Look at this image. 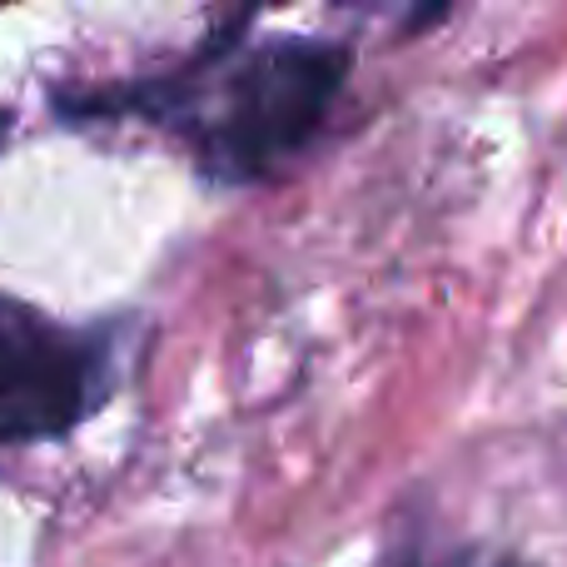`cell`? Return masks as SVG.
Here are the masks:
<instances>
[{
  "mask_svg": "<svg viewBox=\"0 0 567 567\" xmlns=\"http://www.w3.org/2000/svg\"><path fill=\"white\" fill-rule=\"evenodd\" d=\"M508 567H518V563H508Z\"/></svg>",
  "mask_w": 567,
  "mask_h": 567,
  "instance_id": "cell-4",
  "label": "cell"
},
{
  "mask_svg": "<svg viewBox=\"0 0 567 567\" xmlns=\"http://www.w3.org/2000/svg\"><path fill=\"white\" fill-rule=\"evenodd\" d=\"M349 75V50L309 35H279L255 50L215 45L179 75L145 80L125 95L75 100L70 110H145L175 125L195 165L219 185H255L293 159L323 125Z\"/></svg>",
  "mask_w": 567,
  "mask_h": 567,
  "instance_id": "cell-1",
  "label": "cell"
},
{
  "mask_svg": "<svg viewBox=\"0 0 567 567\" xmlns=\"http://www.w3.org/2000/svg\"><path fill=\"white\" fill-rule=\"evenodd\" d=\"M110 343L0 293V443L60 439L105 403Z\"/></svg>",
  "mask_w": 567,
  "mask_h": 567,
  "instance_id": "cell-2",
  "label": "cell"
},
{
  "mask_svg": "<svg viewBox=\"0 0 567 567\" xmlns=\"http://www.w3.org/2000/svg\"><path fill=\"white\" fill-rule=\"evenodd\" d=\"M10 125H16V115H10V110L0 105V145H6V140H10Z\"/></svg>",
  "mask_w": 567,
  "mask_h": 567,
  "instance_id": "cell-3",
  "label": "cell"
}]
</instances>
